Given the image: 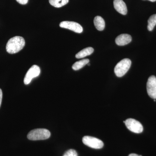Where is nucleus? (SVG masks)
<instances>
[{
    "label": "nucleus",
    "instance_id": "nucleus-11",
    "mask_svg": "<svg viewBox=\"0 0 156 156\" xmlns=\"http://www.w3.org/2000/svg\"><path fill=\"white\" fill-rule=\"evenodd\" d=\"M94 23L95 27L98 30L102 31L105 27V22L104 20L99 16H96L94 18Z\"/></svg>",
    "mask_w": 156,
    "mask_h": 156
},
{
    "label": "nucleus",
    "instance_id": "nucleus-1",
    "mask_svg": "<svg viewBox=\"0 0 156 156\" xmlns=\"http://www.w3.org/2000/svg\"><path fill=\"white\" fill-rule=\"evenodd\" d=\"M25 40L22 37L16 36L9 40L6 45L7 52L10 54H15L19 52L25 46Z\"/></svg>",
    "mask_w": 156,
    "mask_h": 156
},
{
    "label": "nucleus",
    "instance_id": "nucleus-5",
    "mask_svg": "<svg viewBox=\"0 0 156 156\" xmlns=\"http://www.w3.org/2000/svg\"><path fill=\"white\" fill-rule=\"evenodd\" d=\"M125 123L128 130L134 133L139 134L143 131V127L141 123L134 119H128Z\"/></svg>",
    "mask_w": 156,
    "mask_h": 156
},
{
    "label": "nucleus",
    "instance_id": "nucleus-3",
    "mask_svg": "<svg viewBox=\"0 0 156 156\" xmlns=\"http://www.w3.org/2000/svg\"><path fill=\"white\" fill-rule=\"evenodd\" d=\"M131 60L129 58H124L121 60L115 68L114 72L116 76L121 77L125 75L131 67Z\"/></svg>",
    "mask_w": 156,
    "mask_h": 156
},
{
    "label": "nucleus",
    "instance_id": "nucleus-21",
    "mask_svg": "<svg viewBox=\"0 0 156 156\" xmlns=\"http://www.w3.org/2000/svg\"><path fill=\"white\" fill-rule=\"evenodd\" d=\"M88 65L89 66L90 65V64H89V63H88Z\"/></svg>",
    "mask_w": 156,
    "mask_h": 156
},
{
    "label": "nucleus",
    "instance_id": "nucleus-2",
    "mask_svg": "<svg viewBox=\"0 0 156 156\" xmlns=\"http://www.w3.org/2000/svg\"><path fill=\"white\" fill-rule=\"evenodd\" d=\"M50 134V131L47 129L38 128L31 131L27 134V137L30 140H44L49 138Z\"/></svg>",
    "mask_w": 156,
    "mask_h": 156
},
{
    "label": "nucleus",
    "instance_id": "nucleus-20",
    "mask_svg": "<svg viewBox=\"0 0 156 156\" xmlns=\"http://www.w3.org/2000/svg\"><path fill=\"white\" fill-rule=\"evenodd\" d=\"M148 1H150L151 2H156V0H148Z\"/></svg>",
    "mask_w": 156,
    "mask_h": 156
},
{
    "label": "nucleus",
    "instance_id": "nucleus-19",
    "mask_svg": "<svg viewBox=\"0 0 156 156\" xmlns=\"http://www.w3.org/2000/svg\"><path fill=\"white\" fill-rule=\"evenodd\" d=\"M128 156H142L141 155H139L136 154H129Z\"/></svg>",
    "mask_w": 156,
    "mask_h": 156
},
{
    "label": "nucleus",
    "instance_id": "nucleus-12",
    "mask_svg": "<svg viewBox=\"0 0 156 156\" xmlns=\"http://www.w3.org/2000/svg\"><path fill=\"white\" fill-rule=\"evenodd\" d=\"M94 52V49L91 47H89L83 49V50L77 53L76 57L77 58H84L86 56L91 55Z\"/></svg>",
    "mask_w": 156,
    "mask_h": 156
},
{
    "label": "nucleus",
    "instance_id": "nucleus-10",
    "mask_svg": "<svg viewBox=\"0 0 156 156\" xmlns=\"http://www.w3.org/2000/svg\"><path fill=\"white\" fill-rule=\"evenodd\" d=\"M132 40L131 35L128 34H122L117 37L115 43L119 46H124L130 43Z\"/></svg>",
    "mask_w": 156,
    "mask_h": 156
},
{
    "label": "nucleus",
    "instance_id": "nucleus-15",
    "mask_svg": "<svg viewBox=\"0 0 156 156\" xmlns=\"http://www.w3.org/2000/svg\"><path fill=\"white\" fill-rule=\"evenodd\" d=\"M156 25V14L151 16L148 20L147 29L149 31H152Z\"/></svg>",
    "mask_w": 156,
    "mask_h": 156
},
{
    "label": "nucleus",
    "instance_id": "nucleus-16",
    "mask_svg": "<svg viewBox=\"0 0 156 156\" xmlns=\"http://www.w3.org/2000/svg\"><path fill=\"white\" fill-rule=\"evenodd\" d=\"M63 156H78V154L75 150L70 149L66 152Z\"/></svg>",
    "mask_w": 156,
    "mask_h": 156
},
{
    "label": "nucleus",
    "instance_id": "nucleus-4",
    "mask_svg": "<svg viewBox=\"0 0 156 156\" xmlns=\"http://www.w3.org/2000/svg\"><path fill=\"white\" fill-rule=\"evenodd\" d=\"M83 142L87 146L96 149L101 148L104 146L103 142L101 140L91 136H84L83 138Z\"/></svg>",
    "mask_w": 156,
    "mask_h": 156
},
{
    "label": "nucleus",
    "instance_id": "nucleus-14",
    "mask_svg": "<svg viewBox=\"0 0 156 156\" xmlns=\"http://www.w3.org/2000/svg\"><path fill=\"white\" fill-rule=\"evenodd\" d=\"M69 0H49V2L51 5L55 8H61L69 2Z\"/></svg>",
    "mask_w": 156,
    "mask_h": 156
},
{
    "label": "nucleus",
    "instance_id": "nucleus-17",
    "mask_svg": "<svg viewBox=\"0 0 156 156\" xmlns=\"http://www.w3.org/2000/svg\"><path fill=\"white\" fill-rule=\"evenodd\" d=\"M16 1L21 5H24L28 3V0H16Z\"/></svg>",
    "mask_w": 156,
    "mask_h": 156
},
{
    "label": "nucleus",
    "instance_id": "nucleus-8",
    "mask_svg": "<svg viewBox=\"0 0 156 156\" xmlns=\"http://www.w3.org/2000/svg\"><path fill=\"white\" fill-rule=\"evenodd\" d=\"M148 95L151 98L156 99V77L151 76L148 78L147 83Z\"/></svg>",
    "mask_w": 156,
    "mask_h": 156
},
{
    "label": "nucleus",
    "instance_id": "nucleus-7",
    "mask_svg": "<svg viewBox=\"0 0 156 156\" xmlns=\"http://www.w3.org/2000/svg\"><path fill=\"white\" fill-rule=\"evenodd\" d=\"M59 26L62 28L67 29L77 33L83 32V27L79 23L73 21H64L60 23Z\"/></svg>",
    "mask_w": 156,
    "mask_h": 156
},
{
    "label": "nucleus",
    "instance_id": "nucleus-13",
    "mask_svg": "<svg viewBox=\"0 0 156 156\" xmlns=\"http://www.w3.org/2000/svg\"><path fill=\"white\" fill-rule=\"evenodd\" d=\"M89 62V60L88 58L82 59L80 61L76 62L73 65V69L74 70H78L85 66L87 64H88Z\"/></svg>",
    "mask_w": 156,
    "mask_h": 156
},
{
    "label": "nucleus",
    "instance_id": "nucleus-9",
    "mask_svg": "<svg viewBox=\"0 0 156 156\" xmlns=\"http://www.w3.org/2000/svg\"><path fill=\"white\" fill-rule=\"evenodd\" d=\"M114 6L119 13L123 15L127 14L128 12L127 6L122 0H114Z\"/></svg>",
    "mask_w": 156,
    "mask_h": 156
},
{
    "label": "nucleus",
    "instance_id": "nucleus-6",
    "mask_svg": "<svg viewBox=\"0 0 156 156\" xmlns=\"http://www.w3.org/2000/svg\"><path fill=\"white\" fill-rule=\"evenodd\" d=\"M41 73V69L37 65H33L30 68L26 74L24 78V83L25 85H28L31 82L33 79L38 76Z\"/></svg>",
    "mask_w": 156,
    "mask_h": 156
},
{
    "label": "nucleus",
    "instance_id": "nucleus-18",
    "mask_svg": "<svg viewBox=\"0 0 156 156\" xmlns=\"http://www.w3.org/2000/svg\"><path fill=\"white\" fill-rule=\"evenodd\" d=\"M2 89H0V107L1 106V104H2Z\"/></svg>",
    "mask_w": 156,
    "mask_h": 156
}]
</instances>
